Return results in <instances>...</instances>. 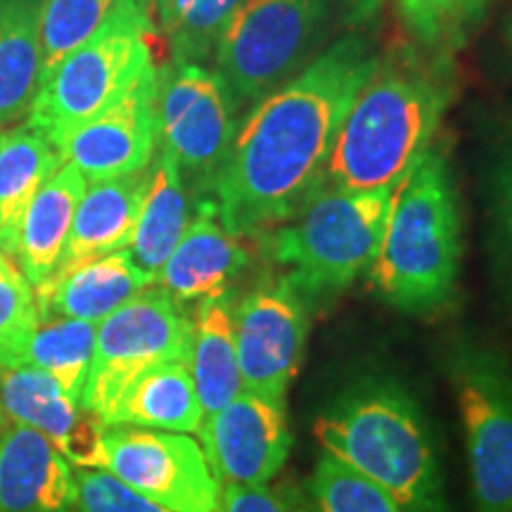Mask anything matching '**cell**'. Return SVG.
Segmentation results:
<instances>
[{"label": "cell", "instance_id": "cell-33", "mask_svg": "<svg viewBox=\"0 0 512 512\" xmlns=\"http://www.w3.org/2000/svg\"><path fill=\"white\" fill-rule=\"evenodd\" d=\"M494 226L501 266L508 275V283L512 285V138L505 145L501 162L496 166Z\"/></svg>", "mask_w": 512, "mask_h": 512}, {"label": "cell", "instance_id": "cell-23", "mask_svg": "<svg viewBox=\"0 0 512 512\" xmlns=\"http://www.w3.org/2000/svg\"><path fill=\"white\" fill-rule=\"evenodd\" d=\"M105 427L131 425L147 430L197 434L204 411L188 363L171 361L133 380L105 413Z\"/></svg>", "mask_w": 512, "mask_h": 512}, {"label": "cell", "instance_id": "cell-36", "mask_svg": "<svg viewBox=\"0 0 512 512\" xmlns=\"http://www.w3.org/2000/svg\"><path fill=\"white\" fill-rule=\"evenodd\" d=\"M494 0H458V17H460V27H472L477 24L479 19L486 15V10L491 8Z\"/></svg>", "mask_w": 512, "mask_h": 512}, {"label": "cell", "instance_id": "cell-12", "mask_svg": "<svg viewBox=\"0 0 512 512\" xmlns=\"http://www.w3.org/2000/svg\"><path fill=\"white\" fill-rule=\"evenodd\" d=\"M309 302L285 275H273L235 302V347L242 387L285 401L304 363Z\"/></svg>", "mask_w": 512, "mask_h": 512}, {"label": "cell", "instance_id": "cell-27", "mask_svg": "<svg viewBox=\"0 0 512 512\" xmlns=\"http://www.w3.org/2000/svg\"><path fill=\"white\" fill-rule=\"evenodd\" d=\"M294 512H403L387 491L363 475L320 453Z\"/></svg>", "mask_w": 512, "mask_h": 512}, {"label": "cell", "instance_id": "cell-3", "mask_svg": "<svg viewBox=\"0 0 512 512\" xmlns=\"http://www.w3.org/2000/svg\"><path fill=\"white\" fill-rule=\"evenodd\" d=\"M313 437L330 458L387 491L403 512H448L430 422L406 384L361 375L320 408Z\"/></svg>", "mask_w": 512, "mask_h": 512}, {"label": "cell", "instance_id": "cell-10", "mask_svg": "<svg viewBox=\"0 0 512 512\" xmlns=\"http://www.w3.org/2000/svg\"><path fill=\"white\" fill-rule=\"evenodd\" d=\"M190 316L164 287H145L98 323L81 406L102 420L150 368L190 358Z\"/></svg>", "mask_w": 512, "mask_h": 512}, {"label": "cell", "instance_id": "cell-29", "mask_svg": "<svg viewBox=\"0 0 512 512\" xmlns=\"http://www.w3.org/2000/svg\"><path fill=\"white\" fill-rule=\"evenodd\" d=\"M112 5L114 0H43L41 79L100 27Z\"/></svg>", "mask_w": 512, "mask_h": 512}, {"label": "cell", "instance_id": "cell-24", "mask_svg": "<svg viewBox=\"0 0 512 512\" xmlns=\"http://www.w3.org/2000/svg\"><path fill=\"white\" fill-rule=\"evenodd\" d=\"M43 0H0V128L27 117L41 86Z\"/></svg>", "mask_w": 512, "mask_h": 512}, {"label": "cell", "instance_id": "cell-13", "mask_svg": "<svg viewBox=\"0 0 512 512\" xmlns=\"http://www.w3.org/2000/svg\"><path fill=\"white\" fill-rule=\"evenodd\" d=\"M200 444L221 484L266 486L283 470L292 448L285 401L242 389L204 418Z\"/></svg>", "mask_w": 512, "mask_h": 512}, {"label": "cell", "instance_id": "cell-7", "mask_svg": "<svg viewBox=\"0 0 512 512\" xmlns=\"http://www.w3.org/2000/svg\"><path fill=\"white\" fill-rule=\"evenodd\" d=\"M330 19V0H240L216 38V72L242 107L302 72Z\"/></svg>", "mask_w": 512, "mask_h": 512}, {"label": "cell", "instance_id": "cell-20", "mask_svg": "<svg viewBox=\"0 0 512 512\" xmlns=\"http://www.w3.org/2000/svg\"><path fill=\"white\" fill-rule=\"evenodd\" d=\"M235 302L233 290L209 294L197 302L190 316L188 368L204 418L221 411L245 389L235 347Z\"/></svg>", "mask_w": 512, "mask_h": 512}, {"label": "cell", "instance_id": "cell-31", "mask_svg": "<svg viewBox=\"0 0 512 512\" xmlns=\"http://www.w3.org/2000/svg\"><path fill=\"white\" fill-rule=\"evenodd\" d=\"M76 510L74 512H174L136 489L119 482L100 467H76Z\"/></svg>", "mask_w": 512, "mask_h": 512}, {"label": "cell", "instance_id": "cell-25", "mask_svg": "<svg viewBox=\"0 0 512 512\" xmlns=\"http://www.w3.org/2000/svg\"><path fill=\"white\" fill-rule=\"evenodd\" d=\"M62 164L57 147L31 126L0 133V252L15 259L24 211Z\"/></svg>", "mask_w": 512, "mask_h": 512}, {"label": "cell", "instance_id": "cell-21", "mask_svg": "<svg viewBox=\"0 0 512 512\" xmlns=\"http://www.w3.org/2000/svg\"><path fill=\"white\" fill-rule=\"evenodd\" d=\"M86 185L88 181L81 171L74 164L64 162L43 183V188L36 192L24 211L15 259L31 287L46 283L60 264Z\"/></svg>", "mask_w": 512, "mask_h": 512}, {"label": "cell", "instance_id": "cell-34", "mask_svg": "<svg viewBox=\"0 0 512 512\" xmlns=\"http://www.w3.org/2000/svg\"><path fill=\"white\" fill-rule=\"evenodd\" d=\"M219 512H294L292 503L271 486L223 484Z\"/></svg>", "mask_w": 512, "mask_h": 512}, {"label": "cell", "instance_id": "cell-11", "mask_svg": "<svg viewBox=\"0 0 512 512\" xmlns=\"http://www.w3.org/2000/svg\"><path fill=\"white\" fill-rule=\"evenodd\" d=\"M100 470L174 512H219L223 484L200 441L188 434L107 427Z\"/></svg>", "mask_w": 512, "mask_h": 512}, {"label": "cell", "instance_id": "cell-9", "mask_svg": "<svg viewBox=\"0 0 512 512\" xmlns=\"http://www.w3.org/2000/svg\"><path fill=\"white\" fill-rule=\"evenodd\" d=\"M238 100L202 62H166L157 81V147L181 169L192 195L214 190L238 131Z\"/></svg>", "mask_w": 512, "mask_h": 512}, {"label": "cell", "instance_id": "cell-14", "mask_svg": "<svg viewBox=\"0 0 512 512\" xmlns=\"http://www.w3.org/2000/svg\"><path fill=\"white\" fill-rule=\"evenodd\" d=\"M159 67L140 76L128 91L57 143L64 162L86 181H107L150 166L157 150Z\"/></svg>", "mask_w": 512, "mask_h": 512}, {"label": "cell", "instance_id": "cell-15", "mask_svg": "<svg viewBox=\"0 0 512 512\" xmlns=\"http://www.w3.org/2000/svg\"><path fill=\"white\" fill-rule=\"evenodd\" d=\"M0 411L8 420L41 432L72 465L102 467L105 422L43 370H0Z\"/></svg>", "mask_w": 512, "mask_h": 512}, {"label": "cell", "instance_id": "cell-6", "mask_svg": "<svg viewBox=\"0 0 512 512\" xmlns=\"http://www.w3.org/2000/svg\"><path fill=\"white\" fill-rule=\"evenodd\" d=\"M394 188L347 192L318 188L285 223L264 235L273 264L306 302L349 290L373 266Z\"/></svg>", "mask_w": 512, "mask_h": 512}, {"label": "cell", "instance_id": "cell-1", "mask_svg": "<svg viewBox=\"0 0 512 512\" xmlns=\"http://www.w3.org/2000/svg\"><path fill=\"white\" fill-rule=\"evenodd\" d=\"M377 62L368 38L344 36L254 102L211 190L230 233H271L318 190L342 121Z\"/></svg>", "mask_w": 512, "mask_h": 512}, {"label": "cell", "instance_id": "cell-30", "mask_svg": "<svg viewBox=\"0 0 512 512\" xmlns=\"http://www.w3.org/2000/svg\"><path fill=\"white\" fill-rule=\"evenodd\" d=\"M36 320L34 287L12 256L0 252V370L19 368V356Z\"/></svg>", "mask_w": 512, "mask_h": 512}, {"label": "cell", "instance_id": "cell-8", "mask_svg": "<svg viewBox=\"0 0 512 512\" xmlns=\"http://www.w3.org/2000/svg\"><path fill=\"white\" fill-rule=\"evenodd\" d=\"M446 375L463 425L477 512H512V363L491 344L460 339Z\"/></svg>", "mask_w": 512, "mask_h": 512}, {"label": "cell", "instance_id": "cell-26", "mask_svg": "<svg viewBox=\"0 0 512 512\" xmlns=\"http://www.w3.org/2000/svg\"><path fill=\"white\" fill-rule=\"evenodd\" d=\"M98 323L38 313V320L19 356V368H36L48 373L72 399L81 403Z\"/></svg>", "mask_w": 512, "mask_h": 512}, {"label": "cell", "instance_id": "cell-5", "mask_svg": "<svg viewBox=\"0 0 512 512\" xmlns=\"http://www.w3.org/2000/svg\"><path fill=\"white\" fill-rule=\"evenodd\" d=\"M157 0H114L110 15L41 79L27 126L50 145L119 100L157 64Z\"/></svg>", "mask_w": 512, "mask_h": 512}, {"label": "cell", "instance_id": "cell-38", "mask_svg": "<svg viewBox=\"0 0 512 512\" xmlns=\"http://www.w3.org/2000/svg\"><path fill=\"white\" fill-rule=\"evenodd\" d=\"M5 420V415H3V411H0V422H3Z\"/></svg>", "mask_w": 512, "mask_h": 512}, {"label": "cell", "instance_id": "cell-2", "mask_svg": "<svg viewBox=\"0 0 512 512\" xmlns=\"http://www.w3.org/2000/svg\"><path fill=\"white\" fill-rule=\"evenodd\" d=\"M441 55L399 48L380 57L342 121L318 188H396L432 147L453 100V69Z\"/></svg>", "mask_w": 512, "mask_h": 512}, {"label": "cell", "instance_id": "cell-28", "mask_svg": "<svg viewBox=\"0 0 512 512\" xmlns=\"http://www.w3.org/2000/svg\"><path fill=\"white\" fill-rule=\"evenodd\" d=\"M240 0H157L159 29L169 41V62H202Z\"/></svg>", "mask_w": 512, "mask_h": 512}, {"label": "cell", "instance_id": "cell-4", "mask_svg": "<svg viewBox=\"0 0 512 512\" xmlns=\"http://www.w3.org/2000/svg\"><path fill=\"white\" fill-rule=\"evenodd\" d=\"M460 261L458 190L446 157L430 147L396 183L370 280L392 309L430 316L456 299Z\"/></svg>", "mask_w": 512, "mask_h": 512}, {"label": "cell", "instance_id": "cell-17", "mask_svg": "<svg viewBox=\"0 0 512 512\" xmlns=\"http://www.w3.org/2000/svg\"><path fill=\"white\" fill-rule=\"evenodd\" d=\"M245 240L223 226L214 202L204 200L155 283L181 304L230 290V283L252 261Z\"/></svg>", "mask_w": 512, "mask_h": 512}, {"label": "cell", "instance_id": "cell-19", "mask_svg": "<svg viewBox=\"0 0 512 512\" xmlns=\"http://www.w3.org/2000/svg\"><path fill=\"white\" fill-rule=\"evenodd\" d=\"M155 280L140 271L128 249L53 275L34 287L38 313L100 323Z\"/></svg>", "mask_w": 512, "mask_h": 512}, {"label": "cell", "instance_id": "cell-35", "mask_svg": "<svg viewBox=\"0 0 512 512\" xmlns=\"http://www.w3.org/2000/svg\"><path fill=\"white\" fill-rule=\"evenodd\" d=\"M337 3H339V10H342L344 22H347L349 27L361 29L375 22L377 15H380L384 0H337Z\"/></svg>", "mask_w": 512, "mask_h": 512}, {"label": "cell", "instance_id": "cell-37", "mask_svg": "<svg viewBox=\"0 0 512 512\" xmlns=\"http://www.w3.org/2000/svg\"><path fill=\"white\" fill-rule=\"evenodd\" d=\"M505 43H508L510 53H512V15L508 19V24H505Z\"/></svg>", "mask_w": 512, "mask_h": 512}, {"label": "cell", "instance_id": "cell-18", "mask_svg": "<svg viewBox=\"0 0 512 512\" xmlns=\"http://www.w3.org/2000/svg\"><path fill=\"white\" fill-rule=\"evenodd\" d=\"M147 178H150V166L136 174L86 185V192L76 207L67 247L53 275H62L128 247L145 200Z\"/></svg>", "mask_w": 512, "mask_h": 512}, {"label": "cell", "instance_id": "cell-32", "mask_svg": "<svg viewBox=\"0 0 512 512\" xmlns=\"http://www.w3.org/2000/svg\"><path fill=\"white\" fill-rule=\"evenodd\" d=\"M396 8L408 34L425 50L441 53L446 46L460 43L458 0H396Z\"/></svg>", "mask_w": 512, "mask_h": 512}, {"label": "cell", "instance_id": "cell-16", "mask_svg": "<svg viewBox=\"0 0 512 512\" xmlns=\"http://www.w3.org/2000/svg\"><path fill=\"white\" fill-rule=\"evenodd\" d=\"M74 467L41 432L0 422V512H74Z\"/></svg>", "mask_w": 512, "mask_h": 512}, {"label": "cell", "instance_id": "cell-22", "mask_svg": "<svg viewBox=\"0 0 512 512\" xmlns=\"http://www.w3.org/2000/svg\"><path fill=\"white\" fill-rule=\"evenodd\" d=\"M192 195L178 164L164 150H155L150 162V178L140 216L128 242V254L140 271L157 280L166 259L174 252L192 216Z\"/></svg>", "mask_w": 512, "mask_h": 512}]
</instances>
